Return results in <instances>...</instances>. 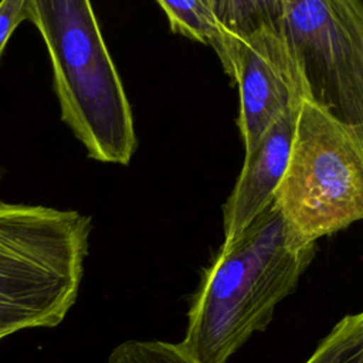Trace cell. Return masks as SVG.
<instances>
[{"label":"cell","mask_w":363,"mask_h":363,"mask_svg":"<svg viewBox=\"0 0 363 363\" xmlns=\"http://www.w3.org/2000/svg\"><path fill=\"white\" fill-rule=\"evenodd\" d=\"M306 363H363V313L343 316Z\"/></svg>","instance_id":"9c48e42d"},{"label":"cell","mask_w":363,"mask_h":363,"mask_svg":"<svg viewBox=\"0 0 363 363\" xmlns=\"http://www.w3.org/2000/svg\"><path fill=\"white\" fill-rule=\"evenodd\" d=\"M27 20V0L0 1V60L14 30Z\"/></svg>","instance_id":"8fae6325"},{"label":"cell","mask_w":363,"mask_h":363,"mask_svg":"<svg viewBox=\"0 0 363 363\" xmlns=\"http://www.w3.org/2000/svg\"><path fill=\"white\" fill-rule=\"evenodd\" d=\"M316 254L272 203L203 271L187 312L182 350L197 363H227L277 305L295 292Z\"/></svg>","instance_id":"6da1fadb"},{"label":"cell","mask_w":363,"mask_h":363,"mask_svg":"<svg viewBox=\"0 0 363 363\" xmlns=\"http://www.w3.org/2000/svg\"><path fill=\"white\" fill-rule=\"evenodd\" d=\"M157 6L169 20L170 30L190 40L206 44L217 54L224 72L231 78L233 69L228 58L225 38L220 21L214 13L211 0L190 1H164L159 0Z\"/></svg>","instance_id":"ba28073f"},{"label":"cell","mask_w":363,"mask_h":363,"mask_svg":"<svg viewBox=\"0 0 363 363\" xmlns=\"http://www.w3.org/2000/svg\"><path fill=\"white\" fill-rule=\"evenodd\" d=\"M106 363H197L179 343L163 340H126L109 353Z\"/></svg>","instance_id":"30bf717a"},{"label":"cell","mask_w":363,"mask_h":363,"mask_svg":"<svg viewBox=\"0 0 363 363\" xmlns=\"http://www.w3.org/2000/svg\"><path fill=\"white\" fill-rule=\"evenodd\" d=\"M211 4L224 33L231 79L238 85L237 125L248 156L275 119L306 99V91L282 27L281 0Z\"/></svg>","instance_id":"5b68a950"},{"label":"cell","mask_w":363,"mask_h":363,"mask_svg":"<svg viewBox=\"0 0 363 363\" xmlns=\"http://www.w3.org/2000/svg\"><path fill=\"white\" fill-rule=\"evenodd\" d=\"M296 111L298 108L275 119L255 150L245 156L234 189L223 206L221 245L234 241L272 203L286 167Z\"/></svg>","instance_id":"52a82bcc"},{"label":"cell","mask_w":363,"mask_h":363,"mask_svg":"<svg viewBox=\"0 0 363 363\" xmlns=\"http://www.w3.org/2000/svg\"><path fill=\"white\" fill-rule=\"evenodd\" d=\"M27 20L47 47L61 119L88 157L129 164L138 146L133 115L92 4L27 0Z\"/></svg>","instance_id":"7a4b0ae2"},{"label":"cell","mask_w":363,"mask_h":363,"mask_svg":"<svg viewBox=\"0 0 363 363\" xmlns=\"http://www.w3.org/2000/svg\"><path fill=\"white\" fill-rule=\"evenodd\" d=\"M92 218L77 210L0 201V339L54 328L75 303Z\"/></svg>","instance_id":"3957f363"},{"label":"cell","mask_w":363,"mask_h":363,"mask_svg":"<svg viewBox=\"0 0 363 363\" xmlns=\"http://www.w3.org/2000/svg\"><path fill=\"white\" fill-rule=\"evenodd\" d=\"M274 204L306 242L363 217V129L302 99Z\"/></svg>","instance_id":"277c9868"},{"label":"cell","mask_w":363,"mask_h":363,"mask_svg":"<svg viewBox=\"0 0 363 363\" xmlns=\"http://www.w3.org/2000/svg\"><path fill=\"white\" fill-rule=\"evenodd\" d=\"M282 27L306 99L363 129V3L281 0Z\"/></svg>","instance_id":"8992f818"}]
</instances>
